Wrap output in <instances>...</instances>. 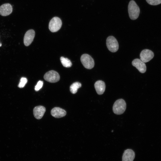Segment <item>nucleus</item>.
Returning a JSON list of instances; mask_svg holds the SVG:
<instances>
[{
	"label": "nucleus",
	"instance_id": "f257e3e1",
	"mask_svg": "<svg viewBox=\"0 0 161 161\" xmlns=\"http://www.w3.org/2000/svg\"><path fill=\"white\" fill-rule=\"evenodd\" d=\"M128 11L131 19L134 20L138 18L140 13V9L134 1L131 0L129 2L128 6Z\"/></svg>",
	"mask_w": 161,
	"mask_h": 161
},
{
	"label": "nucleus",
	"instance_id": "f03ea898",
	"mask_svg": "<svg viewBox=\"0 0 161 161\" xmlns=\"http://www.w3.org/2000/svg\"><path fill=\"white\" fill-rule=\"evenodd\" d=\"M126 109V103L123 99L117 100L114 103L113 106L114 113L117 115L121 114L125 111Z\"/></svg>",
	"mask_w": 161,
	"mask_h": 161
},
{
	"label": "nucleus",
	"instance_id": "7ed1b4c3",
	"mask_svg": "<svg viewBox=\"0 0 161 161\" xmlns=\"http://www.w3.org/2000/svg\"><path fill=\"white\" fill-rule=\"evenodd\" d=\"M80 61L83 66L88 69H92L94 66L95 62L93 58L89 55L84 54L82 55Z\"/></svg>",
	"mask_w": 161,
	"mask_h": 161
},
{
	"label": "nucleus",
	"instance_id": "20e7f679",
	"mask_svg": "<svg viewBox=\"0 0 161 161\" xmlns=\"http://www.w3.org/2000/svg\"><path fill=\"white\" fill-rule=\"evenodd\" d=\"M106 44L108 49L112 52H115L118 49V42L116 38L113 36H109L107 38Z\"/></svg>",
	"mask_w": 161,
	"mask_h": 161
},
{
	"label": "nucleus",
	"instance_id": "39448f33",
	"mask_svg": "<svg viewBox=\"0 0 161 161\" xmlns=\"http://www.w3.org/2000/svg\"><path fill=\"white\" fill-rule=\"evenodd\" d=\"M62 23L61 19L58 17H55L50 21L49 25V30L52 32L58 31L61 28Z\"/></svg>",
	"mask_w": 161,
	"mask_h": 161
},
{
	"label": "nucleus",
	"instance_id": "423d86ee",
	"mask_svg": "<svg viewBox=\"0 0 161 161\" xmlns=\"http://www.w3.org/2000/svg\"><path fill=\"white\" fill-rule=\"evenodd\" d=\"M44 78L47 81L54 83L60 80V77L57 72L54 70H51L45 73Z\"/></svg>",
	"mask_w": 161,
	"mask_h": 161
},
{
	"label": "nucleus",
	"instance_id": "0eeeda50",
	"mask_svg": "<svg viewBox=\"0 0 161 161\" xmlns=\"http://www.w3.org/2000/svg\"><path fill=\"white\" fill-rule=\"evenodd\" d=\"M154 53L152 51L148 49L143 50L140 54V59L143 62L149 61L154 57Z\"/></svg>",
	"mask_w": 161,
	"mask_h": 161
},
{
	"label": "nucleus",
	"instance_id": "6e6552de",
	"mask_svg": "<svg viewBox=\"0 0 161 161\" xmlns=\"http://www.w3.org/2000/svg\"><path fill=\"white\" fill-rule=\"evenodd\" d=\"M133 66L135 67L141 73H145L146 70V67L145 63L140 59L136 58L134 59L132 62Z\"/></svg>",
	"mask_w": 161,
	"mask_h": 161
},
{
	"label": "nucleus",
	"instance_id": "1a4fd4ad",
	"mask_svg": "<svg viewBox=\"0 0 161 161\" xmlns=\"http://www.w3.org/2000/svg\"><path fill=\"white\" fill-rule=\"evenodd\" d=\"M35 35V31L32 29L28 30L25 33L24 39V45L28 46L30 45L33 41Z\"/></svg>",
	"mask_w": 161,
	"mask_h": 161
},
{
	"label": "nucleus",
	"instance_id": "9d476101",
	"mask_svg": "<svg viewBox=\"0 0 161 161\" xmlns=\"http://www.w3.org/2000/svg\"><path fill=\"white\" fill-rule=\"evenodd\" d=\"M13 11L11 5L9 3H6L0 7V14L3 16H6L10 14Z\"/></svg>",
	"mask_w": 161,
	"mask_h": 161
},
{
	"label": "nucleus",
	"instance_id": "9b49d317",
	"mask_svg": "<svg viewBox=\"0 0 161 161\" xmlns=\"http://www.w3.org/2000/svg\"><path fill=\"white\" fill-rule=\"evenodd\" d=\"M135 156L134 151L131 149L125 150L123 155L122 161H133Z\"/></svg>",
	"mask_w": 161,
	"mask_h": 161
},
{
	"label": "nucleus",
	"instance_id": "f8f14e48",
	"mask_svg": "<svg viewBox=\"0 0 161 161\" xmlns=\"http://www.w3.org/2000/svg\"><path fill=\"white\" fill-rule=\"evenodd\" d=\"M46 111L45 108L41 106L35 107L33 110L35 117L37 119H41Z\"/></svg>",
	"mask_w": 161,
	"mask_h": 161
},
{
	"label": "nucleus",
	"instance_id": "ddd939ff",
	"mask_svg": "<svg viewBox=\"0 0 161 161\" xmlns=\"http://www.w3.org/2000/svg\"><path fill=\"white\" fill-rule=\"evenodd\" d=\"M51 113L52 116L55 118H59L66 115V111L64 109L59 107H55L51 111Z\"/></svg>",
	"mask_w": 161,
	"mask_h": 161
},
{
	"label": "nucleus",
	"instance_id": "4468645a",
	"mask_svg": "<svg viewBox=\"0 0 161 161\" xmlns=\"http://www.w3.org/2000/svg\"><path fill=\"white\" fill-rule=\"evenodd\" d=\"M94 86L97 94L99 95L103 94L105 91V84L102 80H98L96 81L95 83Z\"/></svg>",
	"mask_w": 161,
	"mask_h": 161
},
{
	"label": "nucleus",
	"instance_id": "2eb2a0df",
	"mask_svg": "<svg viewBox=\"0 0 161 161\" xmlns=\"http://www.w3.org/2000/svg\"><path fill=\"white\" fill-rule=\"evenodd\" d=\"M81 86V83L77 82L73 83L70 87V90L71 92L74 94L76 93L78 89Z\"/></svg>",
	"mask_w": 161,
	"mask_h": 161
},
{
	"label": "nucleus",
	"instance_id": "dca6fc26",
	"mask_svg": "<svg viewBox=\"0 0 161 161\" xmlns=\"http://www.w3.org/2000/svg\"><path fill=\"white\" fill-rule=\"evenodd\" d=\"M60 61L62 64L65 67H69L72 66V63L71 61L68 58L61 57Z\"/></svg>",
	"mask_w": 161,
	"mask_h": 161
},
{
	"label": "nucleus",
	"instance_id": "f3484780",
	"mask_svg": "<svg viewBox=\"0 0 161 161\" xmlns=\"http://www.w3.org/2000/svg\"><path fill=\"white\" fill-rule=\"evenodd\" d=\"M27 79L24 77L21 78L20 83L18 85V87L20 88H23L27 82Z\"/></svg>",
	"mask_w": 161,
	"mask_h": 161
},
{
	"label": "nucleus",
	"instance_id": "a211bd4d",
	"mask_svg": "<svg viewBox=\"0 0 161 161\" xmlns=\"http://www.w3.org/2000/svg\"><path fill=\"white\" fill-rule=\"evenodd\" d=\"M147 2L152 5H157L161 3V0H146Z\"/></svg>",
	"mask_w": 161,
	"mask_h": 161
},
{
	"label": "nucleus",
	"instance_id": "6ab92c4d",
	"mask_svg": "<svg viewBox=\"0 0 161 161\" xmlns=\"http://www.w3.org/2000/svg\"><path fill=\"white\" fill-rule=\"evenodd\" d=\"M43 82L41 80L39 81L35 86V89L36 91L39 90L42 87Z\"/></svg>",
	"mask_w": 161,
	"mask_h": 161
}]
</instances>
